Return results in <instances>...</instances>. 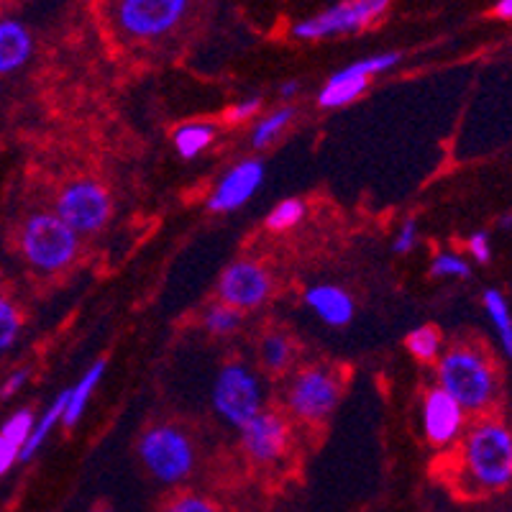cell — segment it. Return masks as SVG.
Returning a JSON list of instances; mask_svg holds the SVG:
<instances>
[{
  "mask_svg": "<svg viewBox=\"0 0 512 512\" xmlns=\"http://www.w3.org/2000/svg\"><path fill=\"white\" fill-rule=\"evenodd\" d=\"M21 249L39 272H59L75 262L80 239L57 213H34L21 231Z\"/></svg>",
  "mask_w": 512,
  "mask_h": 512,
  "instance_id": "3957f363",
  "label": "cell"
},
{
  "mask_svg": "<svg viewBox=\"0 0 512 512\" xmlns=\"http://www.w3.org/2000/svg\"><path fill=\"white\" fill-rule=\"evenodd\" d=\"M272 292V280L256 262H233L218 282V295L223 305L236 310H251L262 305Z\"/></svg>",
  "mask_w": 512,
  "mask_h": 512,
  "instance_id": "30bf717a",
  "label": "cell"
},
{
  "mask_svg": "<svg viewBox=\"0 0 512 512\" xmlns=\"http://www.w3.org/2000/svg\"><path fill=\"white\" fill-rule=\"evenodd\" d=\"M461 464L474 487L505 489L512 482V433L497 420L474 425L461 446Z\"/></svg>",
  "mask_w": 512,
  "mask_h": 512,
  "instance_id": "6da1fadb",
  "label": "cell"
},
{
  "mask_svg": "<svg viewBox=\"0 0 512 512\" xmlns=\"http://www.w3.org/2000/svg\"><path fill=\"white\" fill-rule=\"evenodd\" d=\"M103 372H105V361H95L93 367L85 372V377H82L80 382L70 390V400H67V408H64V415H62V423L67 425V428H72V425L82 418V413H85V408H88L90 397H93L95 387H98L100 379H103Z\"/></svg>",
  "mask_w": 512,
  "mask_h": 512,
  "instance_id": "e0dca14e",
  "label": "cell"
},
{
  "mask_svg": "<svg viewBox=\"0 0 512 512\" xmlns=\"http://www.w3.org/2000/svg\"><path fill=\"white\" fill-rule=\"evenodd\" d=\"M484 308H487L489 318H492V323H495L497 336L502 338V349H505L507 356L512 359V313H510V305H507V300L497 290H487V292H484Z\"/></svg>",
  "mask_w": 512,
  "mask_h": 512,
  "instance_id": "ffe728a7",
  "label": "cell"
},
{
  "mask_svg": "<svg viewBox=\"0 0 512 512\" xmlns=\"http://www.w3.org/2000/svg\"><path fill=\"white\" fill-rule=\"evenodd\" d=\"M431 272L433 277H469V264L456 254H438Z\"/></svg>",
  "mask_w": 512,
  "mask_h": 512,
  "instance_id": "f1b7e54d",
  "label": "cell"
},
{
  "mask_svg": "<svg viewBox=\"0 0 512 512\" xmlns=\"http://www.w3.org/2000/svg\"><path fill=\"white\" fill-rule=\"evenodd\" d=\"M290 443V428L285 418L272 410H259L251 420L241 425V446L246 456L256 464H269L285 454Z\"/></svg>",
  "mask_w": 512,
  "mask_h": 512,
  "instance_id": "8fae6325",
  "label": "cell"
},
{
  "mask_svg": "<svg viewBox=\"0 0 512 512\" xmlns=\"http://www.w3.org/2000/svg\"><path fill=\"white\" fill-rule=\"evenodd\" d=\"M469 251L474 254V259L482 264L489 262V256H492V249H489V239L487 233H474L472 239H469Z\"/></svg>",
  "mask_w": 512,
  "mask_h": 512,
  "instance_id": "d6a6232c",
  "label": "cell"
},
{
  "mask_svg": "<svg viewBox=\"0 0 512 512\" xmlns=\"http://www.w3.org/2000/svg\"><path fill=\"white\" fill-rule=\"evenodd\" d=\"M159 512H226L210 497L198 495V492H175L162 502Z\"/></svg>",
  "mask_w": 512,
  "mask_h": 512,
  "instance_id": "cb8c5ba5",
  "label": "cell"
},
{
  "mask_svg": "<svg viewBox=\"0 0 512 512\" xmlns=\"http://www.w3.org/2000/svg\"><path fill=\"white\" fill-rule=\"evenodd\" d=\"M423 428L433 446H448L459 438L461 428H464V410L454 397L436 387L425 395Z\"/></svg>",
  "mask_w": 512,
  "mask_h": 512,
  "instance_id": "4fadbf2b",
  "label": "cell"
},
{
  "mask_svg": "<svg viewBox=\"0 0 512 512\" xmlns=\"http://www.w3.org/2000/svg\"><path fill=\"white\" fill-rule=\"evenodd\" d=\"M305 216V205L300 200H282L277 208H272L267 218V226L272 231H287V228L297 226V221Z\"/></svg>",
  "mask_w": 512,
  "mask_h": 512,
  "instance_id": "83f0119b",
  "label": "cell"
},
{
  "mask_svg": "<svg viewBox=\"0 0 512 512\" xmlns=\"http://www.w3.org/2000/svg\"><path fill=\"white\" fill-rule=\"evenodd\" d=\"M438 382L446 395L454 397L461 410L482 413L495 400L497 377L482 351L472 346H454L438 361Z\"/></svg>",
  "mask_w": 512,
  "mask_h": 512,
  "instance_id": "7a4b0ae2",
  "label": "cell"
},
{
  "mask_svg": "<svg viewBox=\"0 0 512 512\" xmlns=\"http://www.w3.org/2000/svg\"><path fill=\"white\" fill-rule=\"evenodd\" d=\"M297 90H300V85H297V82H285V85H282L280 93L285 95V98H292V95H295Z\"/></svg>",
  "mask_w": 512,
  "mask_h": 512,
  "instance_id": "d590c367",
  "label": "cell"
},
{
  "mask_svg": "<svg viewBox=\"0 0 512 512\" xmlns=\"http://www.w3.org/2000/svg\"><path fill=\"white\" fill-rule=\"evenodd\" d=\"M21 328H24L21 310L16 308L11 297L0 295V354H6V351L16 346Z\"/></svg>",
  "mask_w": 512,
  "mask_h": 512,
  "instance_id": "44dd1931",
  "label": "cell"
},
{
  "mask_svg": "<svg viewBox=\"0 0 512 512\" xmlns=\"http://www.w3.org/2000/svg\"><path fill=\"white\" fill-rule=\"evenodd\" d=\"M387 3H390V0H387Z\"/></svg>",
  "mask_w": 512,
  "mask_h": 512,
  "instance_id": "74e56055",
  "label": "cell"
},
{
  "mask_svg": "<svg viewBox=\"0 0 512 512\" xmlns=\"http://www.w3.org/2000/svg\"><path fill=\"white\" fill-rule=\"evenodd\" d=\"M259 108H262V98H246V100H241V103H236L231 108V111L226 113V118L228 121H236V123H241V121H249V118H254L256 113H259Z\"/></svg>",
  "mask_w": 512,
  "mask_h": 512,
  "instance_id": "f546056e",
  "label": "cell"
},
{
  "mask_svg": "<svg viewBox=\"0 0 512 512\" xmlns=\"http://www.w3.org/2000/svg\"><path fill=\"white\" fill-rule=\"evenodd\" d=\"M405 346H408L410 354H413L415 359L436 361L438 354H441V333L433 326H420L408 333Z\"/></svg>",
  "mask_w": 512,
  "mask_h": 512,
  "instance_id": "603a6c76",
  "label": "cell"
},
{
  "mask_svg": "<svg viewBox=\"0 0 512 512\" xmlns=\"http://www.w3.org/2000/svg\"><path fill=\"white\" fill-rule=\"evenodd\" d=\"M338 395H341V384L336 374L323 367H308L292 379L287 390V405L300 420L318 423L333 413Z\"/></svg>",
  "mask_w": 512,
  "mask_h": 512,
  "instance_id": "52a82bcc",
  "label": "cell"
},
{
  "mask_svg": "<svg viewBox=\"0 0 512 512\" xmlns=\"http://www.w3.org/2000/svg\"><path fill=\"white\" fill-rule=\"evenodd\" d=\"M216 139V126L210 123H185L175 131V146L180 157L195 159L198 154H203L210 144Z\"/></svg>",
  "mask_w": 512,
  "mask_h": 512,
  "instance_id": "d6986e66",
  "label": "cell"
},
{
  "mask_svg": "<svg viewBox=\"0 0 512 512\" xmlns=\"http://www.w3.org/2000/svg\"><path fill=\"white\" fill-rule=\"evenodd\" d=\"M305 303L320 315V318L326 320L328 326H346L354 315V303H351V297L346 295L344 290H338V287L331 285H318L310 287L305 292Z\"/></svg>",
  "mask_w": 512,
  "mask_h": 512,
  "instance_id": "9a60e30c",
  "label": "cell"
},
{
  "mask_svg": "<svg viewBox=\"0 0 512 512\" xmlns=\"http://www.w3.org/2000/svg\"><path fill=\"white\" fill-rule=\"evenodd\" d=\"M139 456L146 469L164 484L185 482L195 466L190 436L177 425H152L139 438Z\"/></svg>",
  "mask_w": 512,
  "mask_h": 512,
  "instance_id": "277c9868",
  "label": "cell"
},
{
  "mask_svg": "<svg viewBox=\"0 0 512 512\" xmlns=\"http://www.w3.org/2000/svg\"><path fill=\"white\" fill-rule=\"evenodd\" d=\"M495 11L500 18H512V0H500Z\"/></svg>",
  "mask_w": 512,
  "mask_h": 512,
  "instance_id": "e575fe53",
  "label": "cell"
},
{
  "mask_svg": "<svg viewBox=\"0 0 512 512\" xmlns=\"http://www.w3.org/2000/svg\"><path fill=\"white\" fill-rule=\"evenodd\" d=\"M205 328L216 336H228L236 328L241 326V313L236 308H228V305H213V308L205 313Z\"/></svg>",
  "mask_w": 512,
  "mask_h": 512,
  "instance_id": "484cf974",
  "label": "cell"
},
{
  "mask_svg": "<svg viewBox=\"0 0 512 512\" xmlns=\"http://www.w3.org/2000/svg\"><path fill=\"white\" fill-rule=\"evenodd\" d=\"M57 216L75 233H95L111 218V198L93 180L70 182L57 198Z\"/></svg>",
  "mask_w": 512,
  "mask_h": 512,
  "instance_id": "8992f818",
  "label": "cell"
},
{
  "mask_svg": "<svg viewBox=\"0 0 512 512\" xmlns=\"http://www.w3.org/2000/svg\"><path fill=\"white\" fill-rule=\"evenodd\" d=\"M384 8H387V0H346V3H338L318 16L308 18V21H300L292 29V36L313 41L359 31L372 24L374 18L382 16Z\"/></svg>",
  "mask_w": 512,
  "mask_h": 512,
  "instance_id": "ba28073f",
  "label": "cell"
},
{
  "mask_svg": "<svg viewBox=\"0 0 512 512\" xmlns=\"http://www.w3.org/2000/svg\"><path fill=\"white\" fill-rule=\"evenodd\" d=\"M415 241H418V223H415L413 218H408V221L402 223L400 233H397L395 251L397 254H408V251L415 246Z\"/></svg>",
  "mask_w": 512,
  "mask_h": 512,
  "instance_id": "4dcf8cb0",
  "label": "cell"
},
{
  "mask_svg": "<svg viewBox=\"0 0 512 512\" xmlns=\"http://www.w3.org/2000/svg\"><path fill=\"white\" fill-rule=\"evenodd\" d=\"M290 356H292V346L285 336H280V333H272V336L264 338L262 361L269 372H282V369L290 364Z\"/></svg>",
  "mask_w": 512,
  "mask_h": 512,
  "instance_id": "d4e9b609",
  "label": "cell"
},
{
  "mask_svg": "<svg viewBox=\"0 0 512 512\" xmlns=\"http://www.w3.org/2000/svg\"><path fill=\"white\" fill-rule=\"evenodd\" d=\"M95 512H113V510H108V507H98V510Z\"/></svg>",
  "mask_w": 512,
  "mask_h": 512,
  "instance_id": "8d00e7d4",
  "label": "cell"
},
{
  "mask_svg": "<svg viewBox=\"0 0 512 512\" xmlns=\"http://www.w3.org/2000/svg\"><path fill=\"white\" fill-rule=\"evenodd\" d=\"M369 80H361V77H354L349 70H341L326 82V88L320 90L318 103L323 108H344V105L354 103L356 98L367 93Z\"/></svg>",
  "mask_w": 512,
  "mask_h": 512,
  "instance_id": "2e32d148",
  "label": "cell"
},
{
  "mask_svg": "<svg viewBox=\"0 0 512 512\" xmlns=\"http://www.w3.org/2000/svg\"><path fill=\"white\" fill-rule=\"evenodd\" d=\"M213 405L233 425H244L262 410V384L246 364L231 361L221 369L213 387Z\"/></svg>",
  "mask_w": 512,
  "mask_h": 512,
  "instance_id": "5b68a950",
  "label": "cell"
},
{
  "mask_svg": "<svg viewBox=\"0 0 512 512\" xmlns=\"http://www.w3.org/2000/svg\"><path fill=\"white\" fill-rule=\"evenodd\" d=\"M36 418L31 410L21 408L16 410V413L11 415V418L3 423V428H0V436L8 438V441L13 443V446H18V451H21V446L26 443V438L31 436V428H34Z\"/></svg>",
  "mask_w": 512,
  "mask_h": 512,
  "instance_id": "4316f807",
  "label": "cell"
},
{
  "mask_svg": "<svg viewBox=\"0 0 512 512\" xmlns=\"http://www.w3.org/2000/svg\"><path fill=\"white\" fill-rule=\"evenodd\" d=\"M67 400H70V390H64L62 395H59L57 400L52 402V408H49L47 413L36 420L34 428H31V436L26 438V443L21 446V451H18V461H29L31 456H34L36 451L44 446V441H47V436L52 433L54 425L62 423V415H64V408H67Z\"/></svg>",
  "mask_w": 512,
  "mask_h": 512,
  "instance_id": "ac0fdd59",
  "label": "cell"
},
{
  "mask_svg": "<svg viewBox=\"0 0 512 512\" xmlns=\"http://www.w3.org/2000/svg\"><path fill=\"white\" fill-rule=\"evenodd\" d=\"M292 116H295V111H292V108H280V111L269 113L267 118H262V121L256 123L254 136H251V144H254V149H267L272 141H277V136H280L282 131L290 126Z\"/></svg>",
  "mask_w": 512,
  "mask_h": 512,
  "instance_id": "7402d4cb",
  "label": "cell"
},
{
  "mask_svg": "<svg viewBox=\"0 0 512 512\" xmlns=\"http://www.w3.org/2000/svg\"><path fill=\"white\" fill-rule=\"evenodd\" d=\"M262 180L264 164L259 159H244V162L228 169L221 185L210 195L208 208L213 213H231V210L241 208L254 195L256 187L262 185Z\"/></svg>",
  "mask_w": 512,
  "mask_h": 512,
  "instance_id": "7c38bea8",
  "label": "cell"
},
{
  "mask_svg": "<svg viewBox=\"0 0 512 512\" xmlns=\"http://www.w3.org/2000/svg\"><path fill=\"white\" fill-rule=\"evenodd\" d=\"M31 52H34V39H31L29 29L13 18H3L0 21V75L24 67Z\"/></svg>",
  "mask_w": 512,
  "mask_h": 512,
  "instance_id": "5bb4252c",
  "label": "cell"
},
{
  "mask_svg": "<svg viewBox=\"0 0 512 512\" xmlns=\"http://www.w3.org/2000/svg\"><path fill=\"white\" fill-rule=\"evenodd\" d=\"M187 0H118V24L136 39H157L175 29Z\"/></svg>",
  "mask_w": 512,
  "mask_h": 512,
  "instance_id": "9c48e42d",
  "label": "cell"
},
{
  "mask_svg": "<svg viewBox=\"0 0 512 512\" xmlns=\"http://www.w3.org/2000/svg\"><path fill=\"white\" fill-rule=\"evenodd\" d=\"M26 379H29V369H16V372H13L11 377H8L6 382H3V387H0V397L6 400V397L16 395V392L21 390V387H24Z\"/></svg>",
  "mask_w": 512,
  "mask_h": 512,
  "instance_id": "836d02e7",
  "label": "cell"
},
{
  "mask_svg": "<svg viewBox=\"0 0 512 512\" xmlns=\"http://www.w3.org/2000/svg\"><path fill=\"white\" fill-rule=\"evenodd\" d=\"M16 461H18V446H13L8 438L0 436V477H6Z\"/></svg>",
  "mask_w": 512,
  "mask_h": 512,
  "instance_id": "1f68e13d",
  "label": "cell"
}]
</instances>
